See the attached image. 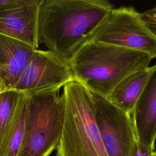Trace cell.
Listing matches in <instances>:
<instances>
[{"label": "cell", "mask_w": 156, "mask_h": 156, "mask_svg": "<svg viewBox=\"0 0 156 156\" xmlns=\"http://www.w3.org/2000/svg\"><path fill=\"white\" fill-rule=\"evenodd\" d=\"M113 9L107 0H41L37 41L69 64Z\"/></svg>", "instance_id": "obj_1"}, {"label": "cell", "mask_w": 156, "mask_h": 156, "mask_svg": "<svg viewBox=\"0 0 156 156\" xmlns=\"http://www.w3.org/2000/svg\"><path fill=\"white\" fill-rule=\"evenodd\" d=\"M148 54L112 44L88 41L69 62L74 80L88 90L108 98L133 73L149 66Z\"/></svg>", "instance_id": "obj_2"}, {"label": "cell", "mask_w": 156, "mask_h": 156, "mask_svg": "<svg viewBox=\"0 0 156 156\" xmlns=\"http://www.w3.org/2000/svg\"><path fill=\"white\" fill-rule=\"evenodd\" d=\"M65 117L55 156H108L94 116L90 91L75 80L63 87Z\"/></svg>", "instance_id": "obj_3"}, {"label": "cell", "mask_w": 156, "mask_h": 156, "mask_svg": "<svg viewBox=\"0 0 156 156\" xmlns=\"http://www.w3.org/2000/svg\"><path fill=\"white\" fill-rule=\"evenodd\" d=\"M25 96L23 140L18 156H49L62 136L63 96L55 90Z\"/></svg>", "instance_id": "obj_4"}, {"label": "cell", "mask_w": 156, "mask_h": 156, "mask_svg": "<svg viewBox=\"0 0 156 156\" xmlns=\"http://www.w3.org/2000/svg\"><path fill=\"white\" fill-rule=\"evenodd\" d=\"M89 41L112 44L156 58V36L133 7L113 9L96 28Z\"/></svg>", "instance_id": "obj_5"}, {"label": "cell", "mask_w": 156, "mask_h": 156, "mask_svg": "<svg viewBox=\"0 0 156 156\" xmlns=\"http://www.w3.org/2000/svg\"><path fill=\"white\" fill-rule=\"evenodd\" d=\"M90 91L96 122L108 156H131L138 141L132 116L115 106L107 98Z\"/></svg>", "instance_id": "obj_6"}, {"label": "cell", "mask_w": 156, "mask_h": 156, "mask_svg": "<svg viewBox=\"0 0 156 156\" xmlns=\"http://www.w3.org/2000/svg\"><path fill=\"white\" fill-rule=\"evenodd\" d=\"M74 80L68 63L49 50L36 49L12 90L25 96L60 90Z\"/></svg>", "instance_id": "obj_7"}, {"label": "cell", "mask_w": 156, "mask_h": 156, "mask_svg": "<svg viewBox=\"0 0 156 156\" xmlns=\"http://www.w3.org/2000/svg\"><path fill=\"white\" fill-rule=\"evenodd\" d=\"M41 0H10L0 7V34L38 49V16Z\"/></svg>", "instance_id": "obj_8"}, {"label": "cell", "mask_w": 156, "mask_h": 156, "mask_svg": "<svg viewBox=\"0 0 156 156\" xmlns=\"http://www.w3.org/2000/svg\"><path fill=\"white\" fill-rule=\"evenodd\" d=\"M138 143L155 150L156 140V65L152 66L146 83L132 114Z\"/></svg>", "instance_id": "obj_9"}, {"label": "cell", "mask_w": 156, "mask_h": 156, "mask_svg": "<svg viewBox=\"0 0 156 156\" xmlns=\"http://www.w3.org/2000/svg\"><path fill=\"white\" fill-rule=\"evenodd\" d=\"M32 46L0 34V79L12 90L35 51Z\"/></svg>", "instance_id": "obj_10"}, {"label": "cell", "mask_w": 156, "mask_h": 156, "mask_svg": "<svg viewBox=\"0 0 156 156\" xmlns=\"http://www.w3.org/2000/svg\"><path fill=\"white\" fill-rule=\"evenodd\" d=\"M152 69V66H147L129 75L115 87L107 98L115 106L132 115Z\"/></svg>", "instance_id": "obj_11"}, {"label": "cell", "mask_w": 156, "mask_h": 156, "mask_svg": "<svg viewBox=\"0 0 156 156\" xmlns=\"http://www.w3.org/2000/svg\"><path fill=\"white\" fill-rule=\"evenodd\" d=\"M26 96L21 94L12 119L0 144V156H18L21 148L25 113Z\"/></svg>", "instance_id": "obj_12"}, {"label": "cell", "mask_w": 156, "mask_h": 156, "mask_svg": "<svg viewBox=\"0 0 156 156\" xmlns=\"http://www.w3.org/2000/svg\"><path fill=\"white\" fill-rule=\"evenodd\" d=\"M20 93L6 90L0 94V144L13 116Z\"/></svg>", "instance_id": "obj_13"}, {"label": "cell", "mask_w": 156, "mask_h": 156, "mask_svg": "<svg viewBox=\"0 0 156 156\" xmlns=\"http://www.w3.org/2000/svg\"><path fill=\"white\" fill-rule=\"evenodd\" d=\"M143 21L156 36V5L143 13H140Z\"/></svg>", "instance_id": "obj_14"}, {"label": "cell", "mask_w": 156, "mask_h": 156, "mask_svg": "<svg viewBox=\"0 0 156 156\" xmlns=\"http://www.w3.org/2000/svg\"><path fill=\"white\" fill-rule=\"evenodd\" d=\"M131 156H156V151L150 149L136 141L134 145Z\"/></svg>", "instance_id": "obj_15"}, {"label": "cell", "mask_w": 156, "mask_h": 156, "mask_svg": "<svg viewBox=\"0 0 156 156\" xmlns=\"http://www.w3.org/2000/svg\"><path fill=\"white\" fill-rule=\"evenodd\" d=\"M6 90H6V88H5V86H4V83H3V82H2V81L1 79H0V94H1V93H2V92L6 91Z\"/></svg>", "instance_id": "obj_16"}, {"label": "cell", "mask_w": 156, "mask_h": 156, "mask_svg": "<svg viewBox=\"0 0 156 156\" xmlns=\"http://www.w3.org/2000/svg\"><path fill=\"white\" fill-rule=\"evenodd\" d=\"M10 0H0V7L3 6L4 5L6 4L7 3L9 2Z\"/></svg>", "instance_id": "obj_17"}]
</instances>
